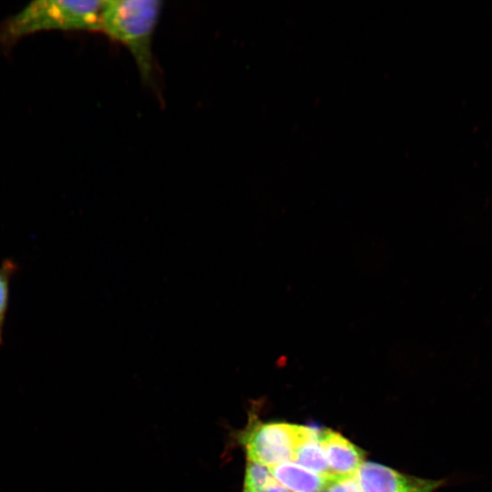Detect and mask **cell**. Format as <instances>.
<instances>
[{
    "mask_svg": "<svg viewBox=\"0 0 492 492\" xmlns=\"http://www.w3.org/2000/svg\"><path fill=\"white\" fill-rule=\"evenodd\" d=\"M105 1H37L0 26V45L46 30L97 31L102 28Z\"/></svg>",
    "mask_w": 492,
    "mask_h": 492,
    "instance_id": "cell-1",
    "label": "cell"
},
{
    "mask_svg": "<svg viewBox=\"0 0 492 492\" xmlns=\"http://www.w3.org/2000/svg\"><path fill=\"white\" fill-rule=\"evenodd\" d=\"M162 10L158 0L105 1L101 31L131 52L142 78L152 81L151 42Z\"/></svg>",
    "mask_w": 492,
    "mask_h": 492,
    "instance_id": "cell-2",
    "label": "cell"
},
{
    "mask_svg": "<svg viewBox=\"0 0 492 492\" xmlns=\"http://www.w3.org/2000/svg\"><path fill=\"white\" fill-rule=\"evenodd\" d=\"M313 427L286 423H251L241 437L248 459L272 467L293 462L297 445Z\"/></svg>",
    "mask_w": 492,
    "mask_h": 492,
    "instance_id": "cell-3",
    "label": "cell"
},
{
    "mask_svg": "<svg viewBox=\"0 0 492 492\" xmlns=\"http://www.w3.org/2000/svg\"><path fill=\"white\" fill-rule=\"evenodd\" d=\"M354 477L359 492H434L444 484V480L404 475L374 462H364Z\"/></svg>",
    "mask_w": 492,
    "mask_h": 492,
    "instance_id": "cell-4",
    "label": "cell"
},
{
    "mask_svg": "<svg viewBox=\"0 0 492 492\" xmlns=\"http://www.w3.org/2000/svg\"><path fill=\"white\" fill-rule=\"evenodd\" d=\"M319 440L332 477H351L364 463V452L339 433L320 430Z\"/></svg>",
    "mask_w": 492,
    "mask_h": 492,
    "instance_id": "cell-5",
    "label": "cell"
},
{
    "mask_svg": "<svg viewBox=\"0 0 492 492\" xmlns=\"http://www.w3.org/2000/svg\"><path fill=\"white\" fill-rule=\"evenodd\" d=\"M274 478L290 492H322L331 477H323L307 470L293 462L271 467Z\"/></svg>",
    "mask_w": 492,
    "mask_h": 492,
    "instance_id": "cell-6",
    "label": "cell"
},
{
    "mask_svg": "<svg viewBox=\"0 0 492 492\" xmlns=\"http://www.w3.org/2000/svg\"><path fill=\"white\" fill-rule=\"evenodd\" d=\"M320 430L313 427L312 433L297 445L293 462L317 475L332 477L319 440Z\"/></svg>",
    "mask_w": 492,
    "mask_h": 492,
    "instance_id": "cell-7",
    "label": "cell"
},
{
    "mask_svg": "<svg viewBox=\"0 0 492 492\" xmlns=\"http://www.w3.org/2000/svg\"><path fill=\"white\" fill-rule=\"evenodd\" d=\"M17 264L10 260H5L0 265V346L3 343V331L8 308L10 282Z\"/></svg>",
    "mask_w": 492,
    "mask_h": 492,
    "instance_id": "cell-8",
    "label": "cell"
},
{
    "mask_svg": "<svg viewBox=\"0 0 492 492\" xmlns=\"http://www.w3.org/2000/svg\"><path fill=\"white\" fill-rule=\"evenodd\" d=\"M275 480L270 467L248 459L243 492H258Z\"/></svg>",
    "mask_w": 492,
    "mask_h": 492,
    "instance_id": "cell-9",
    "label": "cell"
},
{
    "mask_svg": "<svg viewBox=\"0 0 492 492\" xmlns=\"http://www.w3.org/2000/svg\"><path fill=\"white\" fill-rule=\"evenodd\" d=\"M324 492H359V489L354 477H331L324 488Z\"/></svg>",
    "mask_w": 492,
    "mask_h": 492,
    "instance_id": "cell-10",
    "label": "cell"
}]
</instances>
